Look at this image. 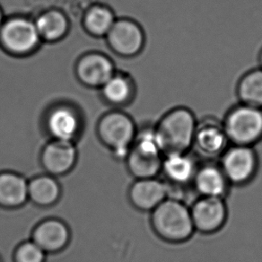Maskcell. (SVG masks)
Wrapping results in <instances>:
<instances>
[{"label":"cell","instance_id":"1","mask_svg":"<svg viewBox=\"0 0 262 262\" xmlns=\"http://www.w3.org/2000/svg\"><path fill=\"white\" fill-rule=\"evenodd\" d=\"M198 120L191 110L180 106L168 111L154 130L164 155L185 153L192 148Z\"/></svg>","mask_w":262,"mask_h":262},{"label":"cell","instance_id":"2","mask_svg":"<svg viewBox=\"0 0 262 262\" xmlns=\"http://www.w3.org/2000/svg\"><path fill=\"white\" fill-rule=\"evenodd\" d=\"M150 223L158 238L171 244H183L196 232L190 208L178 199L167 198L151 212Z\"/></svg>","mask_w":262,"mask_h":262},{"label":"cell","instance_id":"3","mask_svg":"<svg viewBox=\"0 0 262 262\" xmlns=\"http://www.w3.org/2000/svg\"><path fill=\"white\" fill-rule=\"evenodd\" d=\"M164 153L153 127L138 131L126 163L130 174L137 179L155 178L161 172Z\"/></svg>","mask_w":262,"mask_h":262},{"label":"cell","instance_id":"4","mask_svg":"<svg viewBox=\"0 0 262 262\" xmlns=\"http://www.w3.org/2000/svg\"><path fill=\"white\" fill-rule=\"evenodd\" d=\"M222 124L231 145L254 146L262 140V109L239 103L227 112Z\"/></svg>","mask_w":262,"mask_h":262},{"label":"cell","instance_id":"5","mask_svg":"<svg viewBox=\"0 0 262 262\" xmlns=\"http://www.w3.org/2000/svg\"><path fill=\"white\" fill-rule=\"evenodd\" d=\"M98 133L102 142L113 151V157L118 160H126L138 130L128 115L112 113L100 121Z\"/></svg>","mask_w":262,"mask_h":262},{"label":"cell","instance_id":"6","mask_svg":"<svg viewBox=\"0 0 262 262\" xmlns=\"http://www.w3.org/2000/svg\"><path fill=\"white\" fill-rule=\"evenodd\" d=\"M219 165L231 185H246L258 172V155L253 146L231 145L220 157Z\"/></svg>","mask_w":262,"mask_h":262},{"label":"cell","instance_id":"7","mask_svg":"<svg viewBox=\"0 0 262 262\" xmlns=\"http://www.w3.org/2000/svg\"><path fill=\"white\" fill-rule=\"evenodd\" d=\"M189 208L195 231L202 234L217 233L228 217L225 199L200 196Z\"/></svg>","mask_w":262,"mask_h":262},{"label":"cell","instance_id":"8","mask_svg":"<svg viewBox=\"0 0 262 262\" xmlns=\"http://www.w3.org/2000/svg\"><path fill=\"white\" fill-rule=\"evenodd\" d=\"M222 122L215 119L198 121L192 149L207 159L220 157L229 145Z\"/></svg>","mask_w":262,"mask_h":262},{"label":"cell","instance_id":"9","mask_svg":"<svg viewBox=\"0 0 262 262\" xmlns=\"http://www.w3.org/2000/svg\"><path fill=\"white\" fill-rule=\"evenodd\" d=\"M107 35L113 51L124 57H134L139 54L146 43V35L142 27L130 19L115 21Z\"/></svg>","mask_w":262,"mask_h":262},{"label":"cell","instance_id":"10","mask_svg":"<svg viewBox=\"0 0 262 262\" xmlns=\"http://www.w3.org/2000/svg\"><path fill=\"white\" fill-rule=\"evenodd\" d=\"M169 191L167 183L157 177L137 179L129 188L128 199L139 211L151 213L170 196Z\"/></svg>","mask_w":262,"mask_h":262},{"label":"cell","instance_id":"11","mask_svg":"<svg viewBox=\"0 0 262 262\" xmlns=\"http://www.w3.org/2000/svg\"><path fill=\"white\" fill-rule=\"evenodd\" d=\"M0 39L5 47L15 53H26L36 47L40 34L36 26L26 19L8 21L0 31Z\"/></svg>","mask_w":262,"mask_h":262},{"label":"cell","instance_id":"12","mask_svg":"<svg viewBox=\"0 0 262 262\" xmlns=\"http://www.w3.org/2000/svg\"><path fill=\"white\" fill-rule=\"evenodd\" d=\"M77 160V150L73 142L56 139L46 145L40 156L45 171L54 177L69 173Z\"/></svg>","mask_w":262,"mask_h":262},{"label":"cell","instance_id":"13","mask_svg":"<svg viewBox=\"0 0 262 262\" xmlns=\"http://www.w3.org/2000/svg\"><path fill=\"white\" fill-rule=\"evenodd\" d=\"M191 185L200 196L226 199L231 184L219 164L208 162L199 165Z\"/></svg>","mask_w":262,"mask_h":262},{"label":"cell","instance_id":"14","mask_svg":"<svg viewBox=\"0 0 262 262\" xmlns=\"http://www.w3.org/2000/svg\"><path fill=\"white\" fill-rule=\"evenodd\" d=\"M70 237V228L64 221L48 219L35 226L32 240L46 253H57L68 246Z\"/></svg>","mask_w":262,"mask_h":262},{"label":"cell","instance_id":"15","mask_svg":"<svg viewBox=\"0 0 262 262\" xmlns=\"http://www.w3.org/2000/svg\"><path fill=\"white\" fill-rule=\"evenodd\" d=\"M199 165L189 152L164 155L161 172L168 185L176 187L192 184Z\"/></svg>","mask_w":262,"mask_h":262},{"label":"cell","instance_id":"16","mask_svg":"<svg viewBox=\"0 0 262 262\" xmlns=\"http://www.w3.org/2000/svg\"><path fill=\"white\" fill-rule=\"evenodd\" d=\"M27 201H29L28 181L15 172H0V207L9 209L18 208Z\"/></svg>","mask_w":262,"mask_h":262},{"label":"cell","instance_id":"17","mask_svg":"<svg viewBox=\"0 0 262 262\" xmlns=\"http://www.w3.org/2000/svg\"><path fill=\"white\" fill-rule=\"evenodd\" d=\"M77 74L84 84L104 85L114 76L113 63L102 55H88L79 62Z\"/></svg>","mask_w":262,"mask_h":262},{"label":"cell","instance_id":"18","mask_svg":"<svg viewBox=\"0 0 262 262\" xmlns=\"http://www.w3.org/2000/svg\"><path fill=\"white\" fill-rule=\"evenodd\" d=\"M60 195V185L52 175H39L28 182V199L36 206L51 207L58 202Z\"/></svg>","mask_w":262,"mask_h":262},{"label":"cell","instance_id":"19","mask_svg":"<svg viewBox=\"0 0 262 262\" xmlns=\"http://www.w3.org/2000/svg\"><path fill=\"white\" fill-rule=\"evenodd\" d=\"M47 126L53 139L73 142L78 134L80 121L73 111L69 108H58L50 114Z\"/></svg>","mask_w":262,"mask_h":262},{"label":"cell","instance_id":"20","mask_svg":"<svg viewBox=\"0 0 262 262\" xmlns=\"http://www.w3.org/2000/svg\"><path fill=\"white\" fill-rule=\"evenodd\" d=\"M236 94L240 103L262 109V69L244 74L237 84Z\"/></svg>","mask_w":262,"mask_h":262},{"label":"cell","instance_id":"21","mask_svg":"<svg viewBox=\"0 0 262 262\" xmlns=\"http://www.w3.org/2000/svg\"><path fill=\"white\" fill-rule=\"evenodd\" d=\"M35 26L40 37L47 40H56L65 34L68 22L61 13L50 11L40 15Z\"/></svg>","mask_w":262,"mask_h":262},{"label":"cell","instance_id":"22","mask_svg":"<svg viewBox=\"0 0 262 262\" xmlns=\"http://www.w3.org/2000/svg\"><path fill=\"white\" fill-rule=\"evenodd\" d=\"M103 94L113 103H127L134 95V84L125 76H113L103 85Z\"/></svg>","mask_w":262,"mask_h":262},{"label":"cell","instance_id":"23","mask_svg":"<svg viewBox=\"0 0 262 262\" xmlns=\"http://www.w3.org/2000/svg\"><path fill=\"white\" fill-rule=\"evenodd\" d=\"M114 23L113 13L103 8H93L85 17V26L95 35L108 34Z\"/></svg>","mask_w":262,"mask_h":262},{"label":"cell","instance_id":"24","mask_svg":"<svg viewBox=\"0 0 262 262\" xmlns=\"http://www.w3.org/2000/svg\"><path fill=\"white\" fill-rule=\"evenodd\" d=\"M46 252L33 240L19 244L14 253L15 262H45Z\"/></svg>","mask_w":262,"mask_h":262},{"label":"cell","instance_id":"25","mask_svg":"<svg viewBox=\"0 0 262 262\" xmlns=\"http://www.w3.org/2000/svg\"><path fill=\"white\" fill-rule=\"evenodd\" d=\"M258 61H259V68L262 69V50L260 51L259 56H258Z\"/></svg>","mask_w":262,"mask_h":262},{"label":"cell","instance_id":"26","mask_svg":"<svg viewBox=\"0 0 262 262\" xmlns=\"http://www.w3.org/2000/svg\"><path fill=\"white\" fill-rule=\"evenodd\" d=\"M1 22H2V15H1V12H0V26H1Z\"/></svg>","mask_w":262,"mask_h":262},{"label":"cell","instance_id":"27","mask_svg":"<svg viewBox=\"0 0 262 262\" xmlns=\"http://www.w3.org/2000/svg\"><path fill=\"white\" fill-rule=\"evenodd\" d=\"M0 262H2V260H1V258H0Z\"/></svg>","mask_w":262,"mask_h":262}]
</instances>
